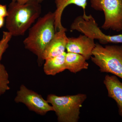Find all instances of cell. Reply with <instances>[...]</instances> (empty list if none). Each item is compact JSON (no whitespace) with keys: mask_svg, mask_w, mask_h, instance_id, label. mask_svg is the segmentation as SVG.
<instances>
[{"mask_svg":"<svg viewBox=\"0 0 122 122\" xmlns=\"http://www.w3.org/2000/svg\"><path fill=\"white\" fill-rule=\"evenodd\" d=\"M40 2L37 1L20 4L16 1L9 5L5 27L14 36H22L39 18L41 12Z\"/></svg>","mask_w":122,"mask_h":122,"instance_id":"obj_1","label":"cell"},{"mask_svg":"<svg viewBox=\"0 0 122 122\" xmlns=\"http://www.w3.org/2000/svg\"><path fill=\"white\" fill-rule=\"evenodd\" d=\"M55 17L54 12H50L39 18L29 29L28 36L23 41L25 48L37 56L40 66L44 61V50L56 33Z\"/></svg>","mask_w":122,"mask_h":122,"instance_id":"obj_2","label":"cell"},{"mask_svg":"<svg viewBox=\"0 0 122 122\" xmlns=\"http://www.w3.org/2000/svg\"><path fill=\"white\" fill-rule=\"evenodd\" d=\"M91 58L100 72L110 73L122 79V45L103 46L96 43Z\"/></svg>","mask_w":122,"mask_h":122,"instance_id":"obj_3","label":"cell"},{"mask_svg":"<svg viewBox=\"0 0 122 122\" xmlns=\"http://www.w3.org/2000/svg\"><path fill=\"white\" fill-rule=\"evenodd\" d=\"M87 98L86 94L58 96L49 95L46 100L54 109L59 122H78L80 119V109Z\"/></svg>","mask_w":122,"mask_h":122,"instance_id":"obj_4","label":"cell"},{"mask_svg":"<svg viewBox=\"0 0 122 122\" xmlns=\"http://www.w3.org/2000/svg\"><path fill=\"white\" fill-rule=\"evenodd\" d=\"M70 29L77 30L92 39H97L102 44H122V34L114 35L105 34L98 27L93 16L86 15V13L75 19Z\"/></svg>","mask_w":122,"mask_h":122,"instance_id":"obj_5","label":"cell"},{"mask_svg":"<svg viewBox=\"0 0 122 122\" xmlns=\"http://www.w3.org/2000/svg\"><path fill=\"white\" fill-rule=\"evenodd\" d=\"M91 7L103 11L105 20L103 29L119 32L122 30V0H90Z\"/></svg>","mask_w":122,"mask_h":122,"instance_id":"obj_6","label":"cell"},{"mask_svg":"<svg viewBox=\"0 0 122 122\" xmlns=\"http://www.w3.org/2000/svg\"><path fill=\"white\" fill-rule=\"evenodd\" d=\"M14 101L17 103L25 104L30 110L40 115H45L49 112L54 111L53 107L47 100H45L41 95L29 89L24 85H21L17 92Z\"/></svg>","mask_w":122,"mask_h":122,"instance_id":"obj_7","label":"cell"},{"mask_svg":"<svg viewBox=\"0 0 122 122\" xmlns=\"http://www.w3.org/2000/svg\"><path fill=\"white\" fill-rule=\"evenodd\" d=\"M95 45L94 39L85 35H81L77 38H68L66 50L67 52L81 54L87 60L92 56Z\"/></svg>","mask_w":122,"mask_h":122,"instance_id":"obj_8","label":"cell"},{"mask_svg":"<svg viewBox=\"0 0 122 122\" xmlns=\"http://www.w3.org/2000/svg\"><path fill=\"white\" fill-rule=\"evenodd\" d=\"M66 29L63 26L56 32L53 37L44 50L42 55L43 61L66 52L68 39L66 34Z\"/></svg>","mask_w":122,"mask_h":122,"instance_id":"obj_9","label":"cell"},{"mask_svg":"<svg viewBox=\"0 0 122 122\" xmlns=\"http://www.w3.org/2000/svg\"><path fill=\"white\" fill-rule=\"evenodd\" d=\"M103 83L106 87L108 96L114 100L118 109V114L122 118V82L115 75H107Z\"/></svg>","mask_w":122,"mask_h":122,"instance_id":"obj_10","label":"cell"},{"mask_svg":"<svg viewBox=\"0 0 122 122\" xmlns=\"http://www.w3.org/2000/svg\"><path fill=\"white\" fill-rule=\"evenodd\" d=\"M87 0H55L56 9L54 12L55 17L56 31L63 27L61 24V17L65 9L70 5L74 4L81 8L85 13L87 5Z\"/></svg>","mask_w":122,"mask_h":122,"instance_id":"obj_11","label":"cell"},{"mask_svg":"<svg viewBox=\"0 0 122 122\" xmlns=\"http://www.w3.org/2000/svg\"><path fill=\"white\" fill-rule=\"evenodd\" d=\"M66 52L45 60L44 71L46 74L54 76L66 70L65 57Z\"/></svg>","mask_w":122,"mask_h":122,"instance_id":"obj_12","label":"cell"},{"mask_svg":"<svg viewBox=\"0 0 122 122\" xmlns=\"http://www.w3.org/2000/svg\"><path fill=\"white\" fill-rule=\"evenodd\" d=\"M82 55L76 53H66L65 65L66 70L76 73L84 69H87L89 64Z\"/></svg>","mask_w":122,"mask_h":122,"instance_id":"obj_13","label":"cell"},{"mask_svg":"<svg viewBox=\"0 0 122 122\" xmlns=\"http://www.w3.org/2000/svg\"><path fill=\"white\" fill-rule=\"evenodd\" d=\"M8 73L3 64L0 63V96L10 89Z\"/></svg>","mask_w":122,"mask_h":122,"instance_id":"obj_14","label":"cell"},{"mask_svg":"<svg viewBox=\"0 0 122 122\" xmlns=\"http://www.w3.org/2000/svg\"><path fill=\"white\" fill-rule=\"evenodd\" d=\"M12 36L8 31L3 32L2 38L0 40V61L2 59V55L8 48L9 42Z\"/></svg>","mask_w":122,"mask_h":122,"instance_id":"obj_15","label":"cell"},{"mask_svg":"<svg viewBox=\"0 0 122 122\" xmlns=\"http://www.w3.org/2000/svg\"><path fill=\"white\" fill-rule=\"evenodd\" d=\"M8 15V9L6 5L0 4V17H6Z\"/></svg>","mask_w":122,"mask_h":122,"instance_id":"obj_16","label":"cell"},{"mask_svg":"<svg viewBox=\"0 0 122 122\" xmlns=\"http://www.w3.org/2000/svg\"><path fill=\"white\" fill-rule=\"evenodd\" d=\"M33 0L37 1L41 3L43 0H17L16 1L18 3L20 4H24L27 2Z\"/></svg>","mask_w":122,"mask_h":122,"instance_id":"obj_17","label":"cell"},{"mask_svg":"<svg viewBox=\"0 0 122 122\" xmlns=\"http://www.w3.org/2000/svg\"><path fill=\"white\" fill-rule=\"evenodd\" d=\"M5 22L4 18L0 17V29L1 28L4 26Z\"/></svg>","mask_w":122,"mask_h":122,"instance_id":"obj_18","label":"cell"},{"mask_svg":"<svg viewBox=\"0 0 122 122\" xmlns=\"http://www.w3.org/2000/svg\"><path fill=\"white\" fill-rule=\"evenodd\" d=\"M17 0H12V1H16Z\"/></svg>","mask_w":122,"mask_h":122,"instance_id":"obj_19","label":"cell"}]
</instances>
